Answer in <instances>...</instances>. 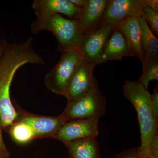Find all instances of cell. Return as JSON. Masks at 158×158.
<instances>
[{"label":"cell","instance_id":"6da1fadb","mask_svg":"<svg viewBox=\"0 0 158 158\" xmlns=\"http://www.w3.org/2000/svg\"><path fill=\"white\" fill-rule=\"evenodd\" d=\"M33 38L19 43H8L0 58V118L3 129L9 128L19 119L11 102L10 88L18 69L27 63L45 65L33 48Z\"/></svg>","mask_w":158,"mask_h":158},{"label":"cell","instance_id":"7a4b0ae2","mask_svg":"<svg viewBox=\"0 0 158 158\" xmlns=\"http://www.w3.org/2000/svg\"><path fill=\"white\" fill-rule=\"evenodd\" d=\"M123 94L134 106L138 114L141 131L139 154L141 157L150 156L149 145L151 138L158 134V123L152 108V94L138 81H125Z\"/></svg>","mask_w":158,"mask_h":158},{"label":"cell","instance_id":"3957f363","mask_svg":"<svg viewBox=\"0 0 158 158\" xmlns=\"http://www.w3.org/2000/svg\"><path fill=\"white\" fill-rule=\"evenodd\" d=\"M34 34L42 31L53 33L58 41V49L62 53L78 49L84 33L77 20L66 18L60 14H53L37 18L31 25Z\"/></svg>","mask_w":158,"mask_h":158},{"label":"cell","instance_id":"277c9868","mask_svg":"<svg viewBox=\"0 0 158 158\" xmlns=\"http://www.w3.org/2000/svg\"><path fill=\"white\" fill-rule=\"evenodd\" d=\"M82 59L78 49L62 53L56 65L44 77L48 89L57 95L65 96L69 80Z\"/></svg>","mask_w":158,"mask_h":158},{"label":"cell","instance_id":"5b68a950","mask_svg":"<svg viewBox=\"0 0 158 158\" xmlns=\"http://www.w3.org/2000/svg\"><path fill=\"white\" fill-rule=\"evenodd\" d=\"M106 99L102 94L97 82L88 94L76 101L67 103L62 114L69 120L100 118L106 112Z\"/></svg>","mask_w":158,"mask_h":158},{"label":"cell","instance_id":"8992f818","mask_svg":"<svg viewBox=\"0 0 158 158\" xmlns=\"http://www.w3.org/2000/svg\"><path fill=\"white\" fill-rule=\"evenodd\" d=\"M95 65L82 59L69 80L65 96L67 103L76 101L86 95L97 83L93 74Z\"/></svg>","mask_w":158,"mask_h":158},{"label":"cell","instance_id":"52a82bcc","mask_svg":"<svg viewBox=\"0 0 158 158\" xmlns=\"http://www.w3.org/2000/svg\"><path fill=\"white\" fill-rule=\"evenodd\" d=\"M116 27L113 25H100L93 31L84 34L78 48L83 59L95 66L99 64L105 44Z\"/></svg>","mask_w":158,"mask_h":158},{"label":"cell","instance_id":"ba28073f","mask_svg":"<svg viewBox=\"0 0 158 158\" xmlns=\"http://www.w3.org/2000/svg\"><path fill=\"white\" fill-rule=\"evenodd\" d=\"M145 6L143 0H108L100 25L117 26L127 19L143 17Z\"/></svg>","mask_w":158,"mask_h":158},{"label":"cell","instance_id":"9c48e42d","mask_svg":"<svg viewBox=\"0 0 158 158\" xmlns=\"http://www.w3.org/2000/svg\"><path fill=\"white\" fill-rule=\"evenodd\" d=\"M100 118L69 120L63 125L52 138L64 144L86 138H96L98 136Z\"/></svg>","mask_w":158,"mask_h":158},{"label":"cell","instance_id":"30bf717a","mask_svg":"<svg viewBox=\"0 0 158 158\" xmlns=\"http://www.w3.org/2000/svg\"><path fill=\"white\" fill-rule=\"evenodd\" d=\"M18 120L27 123L34 131L36 139L51 138L55 135L69 121L62 113L56 116H39L28 114L19 117Z\"/></svg>","mask_w":158,"mask_h":158},{"label":"cell","instance_id":"8fae6325","mask_svg":"<svg viewBox=\"0 0 158 158\" xmlns=\"http://www.w3.org/2000/svg\"><path fill=\"white\" fill-rule=\"evenodd\" d=\"M32 8L37 18L62 14L69 19L77 20L81 10L69 0H34Z\"/></svg>","mask_w":158,"mask_h":158},{"label":"cell","instance_id":"7c38bea8","mask_svg":"<svg viewBox=\"0 0 158 158\" xmlns=\"http://www.w3.org/2000/svg\"><path fill=\"white\" fill-rule=\"evenodd\" d=\"M108 0H88L81 8L77 20L84 34L93 31L99 27Z\"/></svg>","mask_w":158,"mask_h":158},{"label":"cell","instance_id":"4fadbf2b","mask_svg":"<svg viewBox=\"0 0 158 158\" xmlns=\"http://www.w3.org/2000/svg\"><path fill=\"white\" fill-rule=\"evenodd\" d=\"M132 56L123 34L117 27L105 44L100 59L99 64L108 61L121 60L123 57Z\"/></svg>","mask_w":158,"mask_h":158},{"label":"cell","instance_id":"5bb4252c","mask_svg":"<svg viewBox=\"0 0 158 158\" xmlns=\"http://www.w3.org/2000/svg\"><path fill=\"white\" fill-rule=\"evenodd\" d=\"M117 27L123 34L133 56L142 59L141 46V27L139 18L133 17L119 22Z\"/></svg>","mask_w":158,"mask_h":158},{"label":"cell","instance_id":"9a60e30c","mask_svg":"<svg viewBox=\"0 0 158 158\" xmlns=\"http://www.w3.org/2000/svg\"><path fill=\"white\" fill-rule=\"evenodd\" d=\"M69 158H101L96 138L78 139L65 143Z\"/></svg>","mask_w":158,"mask_h":158},{"label":"cell","instance_id":"2e32d148","mask_svg":"<svg viewBox=\"0 0 158 158\" xmlns=\"http://www.w3.org/2000/svg\"><path fill=\"white\" fill-rule=\"evenodd\" d=\"M142 60L158 61V40L150 29L144 18H139Z\"/></svg>","mask_w":158,"mask_h":158},{"label":"cell","instance_id":"e0dca14e","mask_svg":"<svg viewBox=\"0 0 158 158\" xmlns=\"http://www.w3.org/2000/svg\"><path fill=\"white\" fill-rule=\"evenodd\" d=\"M9 129L11 137L19 144H26L36 139L34 131L30 125L24 122L18 120Z\"/></svg>","mask_w":158,"mask_h":158},{"label":"cell","instance_id":"ac0fdd59","mask_svg":"<svg viewBox=\"0 0 158 158\" xmlns=\"http://www.w3.org/2000/svg\"><path fill=\"white\" fill-rule=\"evenodd\" d=\"M143 70L141 77L138 81L148 89L150 82L158 80V61L142 60Z\"/></svg>","mask_w":158,"mask_h":158},{"label":"cell","instance_id":"d6986e66","mask_svg":"<svg viewBox=\"0 0 158 158\" xmlns=\"http://www.w3.org/2000/svg\"><path fill=\"white\" fill-rule=\"evenodd\" d=\"M143 17L156 37L158 36V11L145 6L143 9Z\"/></svg>","mask_w":158,"mask_h":158},{"label":"cell","instance_id":"ffe728a7","mask_svg":"<svg viewBox=\"0 0 158 158\" xmlns=\"http://www.w3.org/2000/svg\"><path fill=\"white\" fill-rule=\"evenodd\" d=\"M113 158H142L139 154V147L131 148L117 154Z\"/></svg>","mask_w":158,"mask_h":158},{"label":"cell","instance_id":"44dd1931","mask_svg":"<svg viewBox=\"0 0 158 158\" xmlns=\"http://www.w3.org/2000/svg\"><path fill=\"white\" fill-rule=\"evenodd\" d=\"M2 124L0 118V156L2 158H9L10 152L7 148L2 136Z\"/></svg>","mask_w":158,"mask_h":158},{"label":"cell","instance_id":"7402d4cb","mask_svg":"<svg viewBox=\"0 0 158 158\" xmlns=\"http://www.w3.org/2000/svg\"><path fill=\"white\" fill-rule=\"evenodd\" d=\"M152 108L154 117L156 121L158 122V89L156 86L152 95Z\"/></svg>","mask_w":158,"mask_h":158},{"label":"cell","instance_id":"603a6c76","mask_svg":"<svg viewBox=\"0 0 158 158\" xmlns=\"http://www.w3.org/2000/svg\"><path fill=\"white\" fill-rule=\"evenodd\" d=\"M150 153L153 157L158 158V135H154L151 138L149 145Z\"/></svg>","mask_w":158,"mask_h":158},{"label":"cell","instance_id":"cb8c5ba5","mask_svg":"<svg viewBox=\"0 0 158 158\" xmlns=\"http://www.w3.org/2000/svg\"><path fill=\"white\" fill-rule=\"evenodd\" d=\"M146 6L158 11V0H143Z\"/></svg>","mask_w":158,"mask_h":158},{"label":"cell","instance_id":"d4e9b609","mask_svg":"<svg viewBox=\"0 0 158 158\" xmlns=\"http://www.w3.org/2000/svg\"><path fill=\"white\" fill-rule=\"evenodd\" d=\"M88 0H69V1L73 4L75 6L78 8H81L86 5Z\"/></svg>","mask_w":158,"mask_h":158},{"label":"cell","instance_id":"484cf974","mask_svg":"<svg viewBox=\"0 0 158 158\" xmlns=\"http://www.w3.org/2000/svg\"><path fill=\"white\" fill-rule=\"evenodd\" d=\"M8 43V42L6 40L2 39L0 40V58L2 56Z\"/></svg>","mask_w":158,"mask_h":158},{"label":"cell","instance_id":"4316f807","mask_svg":"<svg viewBox=\"0 0 158 158\" xmlns=\"http://www.w3.org/2000/svg\"><path fill=\"white\" fill-rule=\"evenodd\" d=\"M142 158H156L153 157L151 156H147V157H141Z\"/></svg>","mask_w":158,"mask_h":158},{"label":"cell","instance_id":"83f0119b","mask_svg":"<svg viewBox=\"0 0 158 158\" xmlns=\"http://www.w3.org/2000/svg\"><path fill=\"white\" fill-rule=\"evenodd\" d=\"M0 158H2V157H1V156H0Z\"/></svg>","mask_w":158,"mask_h":158}]
</instances>
